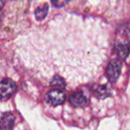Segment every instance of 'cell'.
<instances>
[{
  "label": "cell",
  "mask_w": 130,
  "mask_h": 130,
  "mask_svg": "<svg viewBox=\"0 0 130 130\" xmlns=\"http://www.w3.org/2000/svg\"><path fill=\"white\" fill-rule=\"evenodd\" d=\"M14 126V116L10 112L3 113L1 117V130H12Z\"/></svg>",
  "instance_id": "cell-5"
},
{
  "label": "cell",
  "mask_w": 130,
  "mask_h": 130,
  "mask_svg": "<svg viewBox=\"0 0 130 130\" xmlns=\"http://www.w3.org/2000/svg\"><path fill=\"white\" fill-rule=\"evenodd\" d=\"M110 94H111V92L106 86H100L95 90V95L99 99H104V98L110 96Z\"/></svg>",
  "instance_id": "cell-9"
},
{
  "label": "cell",
  "mask_w": 130,
  "mask_h": 130,
  "mask_svg": "<svg viewBox=\"0 0 130 130\" xmlns=\"http://www.w3.org/2000/svg\"><path fill=\"white\" fill-rule=\"evenodd\" d=\"M70 103L73 107L76 108H84L87 104V99L81 91H77L73 93L70 97Z\"/></svg>",
  "instance_id": "cell-4"
},
{
  "label": "cell",
  "mask_w": 130,
  "mask_h": 130,
  "mask_svg": "<svg viewBox=\"0 0 130 130\" xmlns=\"http://www.w3.org/2000/svg\"><path fill=\"white\" fill-rule=\"evenodd\" d=\"M45 100L47 103L51 104L52 106H58L64 103L65 94L60 89H53L47 93Z\"/></svg>",
  "instance_id": "cell-3"
},
{
  "label": "cell",
  "mask_w": 130,
  "mask_h": 130,
  "mask_svg": "<svg viewBox=\"0 0 130 130\" xmlns=\"http://www.w3.org/2000/svg\"><path fill=\"white\" fill-rule=\"evenodd\" d=\"M16 90V84L10 78H4L1 81L0 85V93H1V99L3 101L7 100L14 94Z\"/></svg>",
  "instance_id": "cell-2"
},
{
  "label": "cell",
  "mask_w": 130,
  "mask_h": 130,
  "mask_svg": "<svg viewBox=\"0 0 130 130\" xmlns=\"http://www.w3.org/2000/svg\"><path fill=\"white\" fill-rule=\"evenodd\" d=\"M129 1H130V0H129Z\"/></svg>",
  "instance_id": "cell-11"
},
{
  "label": "cell",
  "mask_w": 130,
  "mask_h": 130,
  "mask_svg": "<svg viewBox=\"0 0 130 130\" xmlns=\"http://www.w3.org/2000/svg\"><path fill=\"white\" fill-rule=\"evenodd\" d=\"M121 72V62L119 60L114 59L110 61V63L107 66L106 76L110 82L114 83L119 78V75Z\"/></svg>",
  "instance_id": "cell-1"
},
{
  "label": "cell",
  "mask_w": 130,
  "mask_h": 130,
  "mask_svg": "<svg viewBox=\"0 0 130 130\" xmlns=\"http://www.w3.org/2000/svg\"><path fill=\"white\" fill-rule=\"evenodd\" d=\"M70 2V0H52V5L56 8L63 7Z\"/></svg>",
  "instance_id": "cell-10"
},
{
  "label": "cell",
  "mask_w": 130,
  "mask_h": 130,
  "mask_svg": "<svg viewBox=\"0 0 130 130\" xmlns=\"http://www.w3.org/2000/svg\"><path fill=\"white\" fill-rule=\"evenodd\" d=\"M50 85L53 87H56L57 89H63L66 87V83H65L64 79H63L61 77L55 75V76L53 77V78L50 81Z\"/></svg>",
  "instance_id": "cell-7"
},
{
  "label": "cell",
  "mask_w": 130,
  "mask_h": 130,
  "mask_svg": "<svg viewBox=\"0 0 130 130\" xmlns=\"http://www.w3.org/2000/svg\"><path fill=\"white\" fill-rule=\"evenodd\" d=\"M47 13H48V5L47 4H45L44 6L37 8V10L35 11V17H36L37 21L44 20L47 15Z\"/></svg>",
  "instance_id": "cell-8"
},
{
  "label": "cell",
  "mask_w": 130,
  "mask_h": 130,
  "mask_svg": "<svg viewBox=\"0 0 130 130\" xmlns=\"http://www.w3.org/2000/svg\"><path fill=\"white\" fill-rule=\"evenodd\" d=\"M116 52L120 59L125 60L128 56L130 52V44L125 43V44H119L116 46Z\"/></svg>",
  "instance_id": "cell-6"
}]
</instances>
